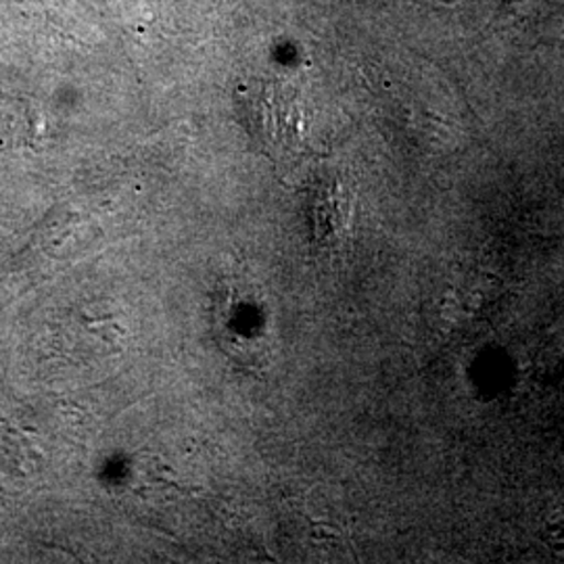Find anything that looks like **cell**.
Here are the masks:
<instances>
[{
  "label": "cell",
  "mask_w": 564,
  "mask_h": 564,
  "mask_svg": "<svg viewBox=\"0 0 564 564\" xmlns=\"http://www.w3.org/2000/svg\"><path fill=\"white\" fill-rule=\"evenodd\" d=\"M351 197L341 182H324L312 197V224L316 239L337 242L349 226Z\"/></svg>",
  "instance_id": "7a4b0ae2"
},
{
  "label": "cell",
  "mask_w": 564,
  "mask_h": 564,
  "mask_svg": "<svg viewBox=\"0 0 564 564\" xmlns=\"http://www.w3.org/2000/svg\"><path fill=\"white\" fill-rule=\"evenodd\" d=\"M514 4H523V2H527V0H512Z\"/></svg>",
  "instance_id": "3957f363"
},
{
  "label": "cell",
  "mask_w": 564,
  "mask_h": 564,
  "mask_svg": "<svg viewBox=\"0 0 564 564\" xmlns=\"http://www.w3.org/2000/svg\"><path fill=\"white\" fill-rule=\"evenodd\" d=\"M249 118L253 132L268 149H289L302 137L300 97L284 82H258L251 88Z\"/></svg>",
  "instance_id": "6da1fadb"
}]
</instances>
